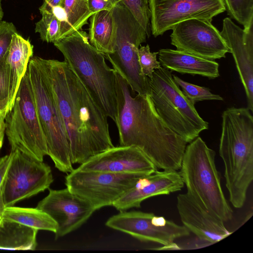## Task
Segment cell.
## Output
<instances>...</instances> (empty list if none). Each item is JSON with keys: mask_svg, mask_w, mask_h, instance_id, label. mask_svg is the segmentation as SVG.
<instances>
[{"mask_svg": "<svg viewBox=\"0 0 253 253\" xmlns=\"http://www.w3.org/2000/svg\"><path fill=\"white\" fill-rule=\"evenodd\" d=\"M69 141L73 164H82L114 147L108 117L67 63L43 58Z\"/></svg>", "mask_w": 253, "mask_h": 253, "instance_id": "6da1fadb", "label": "cell"}, {"mask_svg": "<svg viewBox=\"0 0 253 253\" xmlns=\"http://www.w3.org/2000/svg\"><path fill=\"white\" fill-rule=\"evenodd\" d=\"M117 126L120 146L140 149L157 168L177 171L187 143L172 131L158 114L149 94L133 97L126 81L116 72Z\"/></svg>", "mask_w": 253, "mask_h": 253, "instance_id": "7a4b0ae2", "label": "cell"}, {"mask_svg": "<svg viewBox=\"0 0 253 253\" xmlns=\"http://www.w3.org/2000/svg\"><path fill=\"white\" fill-rule=\"evenodd\" d=\"M248 108L232 107L222 114L219 153L230 202L243 207L253 179V117Z\"/></svg>", "mask_w": 253, "mask_h": 253, "instance_id": "3957f363", "label": "cell"}, {"mask_svg": "<svg viewBox=\"0 0 253 253\" xmlns=\"http://www.w3.org/2000/svg\"><path fill=\"white\" fill-rule=\"evenodd\" d=\"M53 44L97 106L116 124V71L108 66L104 55L90 43L88 34L81 30Z\"/></svg>", "mask_w": 253, "mask_h": 253, "instance_id": "277c9868", "label": "cell"}, {"mask_svg": "<svg viewBox=\"0 0 253 253\" xmlns=\"http://www.w3.org/2000/svg\"><path fill=\"white\" fill-rule=\"evenodd\" d=\"M215 152L199 136L186 146L179 173L187 193L210 213L223 222L233 211L223 192L215 164Z\"/></svg>", "mask_w": 253, "mask_h": 253, "instance_id": "5b68a950", "label": "cell"}, {"mask_svg": "<svg viewBox=\"0 0 253 253\" xmlns=\"http://www.w3.org/2000/svg\"><path fill=\"white\" fill-rule=\"evenodd\" d=\"M37 110L46 141L47 155L59 171L73 169L69 141L43 58L30 59L27 68Z\"/></svg>", "mask_w": 253, "mask_h": 253, "instance_id": "8992f818", "label": "cell"}, {"mask_svg": "<svg viewBox=\"0 0 253 253\" xmlns=\"http://www.w3.org/2000/svg\"><path fill=\"white\" fill-rule=\"evenodd\" d=\"M150 96L164 124L175 134L190 143L209 128L194 105L174 81L171 72L161 67L148 78Z\"/></svg>", "mask_w": 253, "mask_h": 253, "instance_id": "52a82bcc", "label": "cell"}, {"mask_svg": "<svg viewBox=\"0 0 253 253\" xmlns=\"http://www.w3.org/2000/svg\"><path fill=\"white\" fill-rule=\"evenodd\" d=\"M116 24L114 51L104 55L113 69L126 81L130 89L140 94H150L148 78L139 64L138 48L148 36L141 26L120 1L113 9Z\"/></svg>", "mask_w": 253, "mask_h": 253, "instance_id": "ba28073f", "label": "cell"}, {"mask_svg": "<svg viewBox=\"0 0 253 253\" xmlns=\"http://www.w3.org/2000/svg\"><path fill=\"white\" fill-rule=\"evenodd\" d=\"M5 123V133L11 150L17 149L43 161L48 154L46 144L27 70L21 81L13 105L6 115Z\"/></svg>", "mask_w": 253, "mask_h": 253, "instance_id": "9c48e42d", "label": "cell"}, {"mask_svg": "<svg viewBox=\"0 0 253 253\" xmlns=\"http://www.w3.org/2000/svg\"><path fill=\"white\" fill-rule=\"evenodd\" d=\"M143 175H146L82 170L77 168L67 173L65 185L70 191L85 200L96 211L112 206Z\"/></svg>", "mask_w": 253, "mask_h": 253, "instance_id": "30bf717a", "label": "cell"}, {"mask_svg": "<svg viewBox=\"0 0 253 253\" xmlns=\"http://www.w3.org/2000/svg\"><path fill=\"white\" fill-rule=\"evenodd\" d=\"M11 150L13 156L2 187L6 207L44 191L53 181L48 165L17 149Z\"/></svg>", "mask_w": 253, "mask_h": 253, "instance_id": "8fae6325", "label": "cell"}, {"mask_svg": "<svg viewBox=\"0 0 253 253\" xmlns=\"http://www.w3.org/2000/svg\"><path fill=\"white\" fill-rule=\"evenodd\" d=\"M106 226L127 234L143 241L153 242L164 248L174 247V241L188 236L190 231L183 225L153 213L123 211L109 218Z\"/></svg>", "mask_w": 253, "mask_h": 253, "instance_id": "7c38bea8", "label": "cell"}, {"mask_svg": "<svg viewBox=\"0 0 253 253\" xmlns=\"http://www.w3.org/2000/svg\"><path fill=\"white\" fill-rule=\"evenodd\" d=\"M151 32L154 37L191 19L211 22L225 11L223 0H149Z\"/></svg>", "mask_w": 253, "mask_h": 253, "instance_id": "4fadbf2b", "label": "cell"}, {"mask_svg": "<svg viewBox=\"0 0 253 253\" xmlns=\"http://www.w3.org/2000/svg\"><path fill=\"white\" fill-rule=\"evenodd\" d=\"M172 30L170 43L176 50L211 60L225 58L230 52L220 32L209 21L186 20Z\"/></svg>", "mask_w": 253, "mask_h": 253, "instance_id": "5bb4252c", "label": "cell"}, {"mask_svg": "<svg viewBox=\"0 0 253 253\" xmlns=\"http://www.w3.org/2000/svg\"><path fill=\"white\" fill-rule=\"evenodd\" d=\"M36 208L47 213L57 224L56 239L79 228L95 211L89 203L67 187L49 189L48 195Z\"/></svg>", "mask_w": 253, "mask_h": 253, "instance_id": "9a60e30c", "label": "cell"}, {"mask_svg": "<svg viewBox=\"0 0 253 253\" xmlns=\"http://www.w3.org/2000/svg\"><path fill=\"white\" fill-rule=\"evenodd\" d=\"M78 168L82 170L143 175L152 174L157 169L138 148L120 145L93 156Z\"/></svg>", "mask_w": 253, "mask_h": 253, "instance_id": "2e32d148", "label": "cell"}, {"mask_svg": "<svg viewBox=\"0 0 253 253\" xmlns=\"http://www.w3.org/2000/svg\"><path fill=\"white\" fill-rule=\"evenodd\" d=\"M253 25L242 29L230 18L223 20L220 33L234 58L244 86L248 108L253 111Z\"/></svg>", "mask_w": 253, "mask_h": 253, "instance_id": "e0dca14e", "label": "cell"}, {"mask_svg": "<svg viewBox=\"0 0 253 253\" xmlns=\"http://www.w3.org/2000/svg\"><path fill=\"white\" fill-rule=\"evenodd\" d=\"M176 207L183 225L201 240L214 244L232 233L223 221L210 213L187 193L177 196Z\"/></svg>", "mask_w": 253, "mask_h": 253, "instance_id": "ac0fdd59", "label": "cell"}, {"mask_svg": "<svg viewBox=\"0 0 253 253\" xmlns=\"http://www.w3.org/2000/svg\"><path fill=\"white\" fill-rule=\"evenodd\" d=\"M184 185L179 172L157 170L152 174L141 176L134 186L117 200L112 206L119 211L139 208L145 200L180 191Z\"/></svg>", "mask_w": 253, "mask_h": 253, "instance_id": "d6986e66", "label": "cell"}, {"mask_svg": "<svg viewBox=\"0 0 253 253\" xmlns=\"http://www.w3.org/2000/svg\"><path fill=\"white\" fill-rule=\"evenodd\" d=\"M161 66L171 72L200 75L210 79L219 76V64L176 49H161L158 51Z\"/></svg>", "mask_w": 253, "mask_h": 253, "instance_id": "ffe728a7", "label": "cell"}, {"mask_svg": "<svg viewBox=\"0 0 253 253\" xmlns=\"http://www.w3.org/2000/svg\"><path fill=\"white\" fill-rule=\"evenodd\" d=\"M33 54V45L18 33L13 35L6 56L10 71V92L8 112L11 108L21 81Z\"/></svg>", "mask_w": 253, "mask_h": 253, "instance_id": "44dd1931", "label": "cell"}, {"mask_svg": "<svg viewBox=\"0 0 253 253\" xmlns=\"http://www.w3.org/2000/svg\"><path fill=\"white\" fill-rule=\"evenodd\" d=\"M89 19L88 37L90 43L104 55L113 53L116 35L113 9L95 12Z\"/></svg>", "mask_w": 253, "mask_h": 253, "instance_id": "7402d4cb", "label": "cell"}, {"mask_svg": "<svg viewBox=\"0 0 253 253\" xmlns=\"http://www.w3.org/2000/svg\"><path fill=\"white\" fill-rule=\"evenodd\" d=\"M55 11L60 23L58 40L81 30L92 15L89 9L88 0H63Z\"/></svg>", "mask_w": 253, "mask_h": 253, "instance_id": "603a6c76", "label": "cell"}, {"mask_svg": "<svg viewBox=\"0 0 253 253\" xmlns=\"http://www.w3.org/2000/svg\"><path fill=\"white\" fill-rule=\"evenodd\" d=\"M38 230L17 222L5 219L0 224V249L34 250Z\"/></svg>", "mask_w": 253, "mask_h": 253, "instance_id": "cb8c5ba5", "label": "cell"}, {"mask_svg": "<svg viewBox=\"0 0 253 253\" xmlns=\"http://www.w3.org/2000/svg\"><path fill=\"white\" fill-rule=\"evenodd\" d=\"M3 218L38 230H46L55 233L57 230L55 221L47 213L37 208L7 207L4 211Z\"/></svg>", "mask_w": 253, "mask_h": 253, "instance_id": "d4e9b609", "label": "cell"}, {"mask_svg": "<svg viewBox=\"0 0 253 253\" xmlns=\"http://www.w3.org/2000/svg\"><path fill=\"white\" fill-rule=\"evenodd\" d=\"M230 18L248 29L253 25V0H223Z\"/></svg>", "mask_w": 253, "mask_h": 253, "instance_id": "484cf974", "label": "cell"}, {"mask_svg": "<svg viewBox=\"0 0 253 253\" xmlns=\"http://www.w3.org/2000/svg\"><path fill=\"white\" fill-rule=\"evenodd\" d=\"M172 76L174 81L181 88L184 95L194 105L197 102L204 100H223L221 96L212 93L208 87L188 83L174 75Z\"/></svg>", "mask_w": 253, "mask_h": 253, "instance_id": "4316f807", "label": "cell"}, {"mask_svg": "<svg viewBox=\"0 0 253 253\" xmlns=\"http://www.w3.org/2000/svg\"><path fill=\"white\" fill-rule=\"evenodd\" d=\"M42 15V18L35 24V32L39 34L42 41L54 43L59 38L60 21L52 12H44Z\"/></svg>", "mask_w": 253, "mask_h": 253, "instance_id": "83f0119b", "label": "cell"}, {"mask_svg": "<svg viewBox=\"0 0 253 253\" xmlns=\"http://www.w3.org/2000/svg\"><path fill=\"white\" fill-rule=\"evenodd\" d=\"M121 1L144 29L149 38L151 33L149 0H122Z\"/></svg>", "mask_w": 253, "mask_h": 253, "instance_id": "f1b7e54d", "label": "cell"}, {"mask_svg": "<svg viewBox=\"0 0 253 253\" xmlns=\"http://www.w3.org/2000/svg\"><path fill=\"white\" fill-rule=\"evenodd\" d=\"M158 52H152L149 44L140 45L138 50L139 64L142 74L149 78L152 77L154 72L161 67L157 59Z\"/></svg>", "mask_w": 253, "mask_h": 253, "instance_id": "f546056e", "label": "cell"}, {"mask_svg": "<svg viewBox=\"0 0 253 253\" xmlns=\"http://www.w3.org/2000/svg\"><path fill=\"white\" fill-rule=\"evenodd\" d=\"M10 92V71L6 57L0 60V112L5 116L8 113Z\"/></svg>", "mask_w": 253, "mask_h": 253, "instance_id": "4dcf8cb0", "label": "cell"}, {"mask_svg": "<svg viewBox=\"0 0 253 253\" xmlns=\"http://www.w3.org/2000/svg\"><path fill=\"white\" fill-rule=\"evenodd\" d=\"M16 33L18 32L12 23L5 21L0 22V60L6 57L12 36Z\"/></svg>", "mask_w": 253, "mask_h": 253, "instance_id": "1f68e13d", "label": "cell"}, {"mask_svg": "<svg viewBox=\"0 0 253 253\" xmlns=\"http://www.w3.org/2000/svg\"><path fill=\"white\" fill-rule=\"evenodd\" d=\"M122 0H88V7L92 14L101 10H111Z\"/></svg>", "mask_w": 253, "mask_h": 253, "instance_id": "d6a6232c", "label": "cell"}, {"mask_svg": "<svg viewBox=\"0 0 253 253\" xmlns=\"http://www.w3.org/2000/svg\"><path fill=\"white\" fill-rule=\"evenodd\" d=\"M12 156L13 152L11 150L9 154L0 158V192L2 191V187Z\"/></svg>", "mask_w": 253, "mask_h": 253, "instance_id": "836d02e7", "label": "cell"}, {"mask_svg": "<svg viewBox=\"0 0 253 253\" xmlns=\"http://www.w3.org/2000/svg\"><path fill=\"white\" fill-rule=\"evenodd\" d=\"M63 0H43L42 5L39 7L42 14L44 12H52L53 8L60 5Z\"/></svg>", "mask_w": 253, "mask_h": 253, "instance_id": "e575fe53", "label": "cell"}, {"mask_svg": "<svg viewBox=\"0 0 253 253\" xmlns=\"http://www.w3.org/2000/svg\"><path fill=\"white\" fill-rule=\"evenodd\" d=\"M6 207L4 205L2 191L0 192V224L3 220L4 211Z\"/></svg>", "mask_w": 253, "mask_h": 253, "instance_id": "d590c367", "label": "cell"}, {"mask_svg": "<svg viewBox=\"0 0 253 253\" xmlns=\"http://www.w3.org/2000/svg\"><path fill=\"white\" fill-rule=\"evenodd\" d=\"M5 117L0 112V132L5 130Z\"/></svg>", "mask_w": 253, "mask_h": 253, "instance_id": "8d00e7d4", "label": "cell"}, {"mask_svg": "<svg viewBox=\"0 0 253 253\" xmlns=\"http://www.w3.org/2000/svg\"><path fill=\"white\" fill-rule=\"evenodd\" d=\"M5 131L0 132V149L1 148L4 138Z\"/></svg>", "mask_w": 253, "mask_h": 253, "instance_id": "74e56055", "label": "cell"}, {"mask_svg": "<svg viewBox=\"0 0 253 253\" xmlns=\"http://www.w3.org/2000/svg\"><path fill=\"white\" fill-rule=\"evenodd\" d=\"M3 16V12L1 6V0H0V22L2 21Z\"/></svg>", "mask_w": 253, "mask_h": 253, "instance_id": "f35d334b", "label": "cell"}]
</instances>
